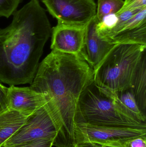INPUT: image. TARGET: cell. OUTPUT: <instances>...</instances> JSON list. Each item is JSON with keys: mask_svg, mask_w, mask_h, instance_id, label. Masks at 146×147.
Returning a JSON list of instances; mask_svg holds the SVG:
<instances>
[{"mask_svg": "<svg viewBox=\"0 0 146 147\" xmlns=\"http://www.w3.org/2000/svg\"><path fill=\"white\" fill-rule=\"evenodd\" d=\"M93 82V71L85 60L52 51L39 64L30 87L44 95L60 121L56 147H75L76 120L81 96Z\"/></svg>", "mask_w": 146, "mask_h": 147, "instance_id": "obj_1", "label": "cell"}, {"mask_svg": "<svg viewBox=\"0 0 146 147\" xmlns=\"http://www.w3.org/2000/svg\"><path fill=\"white\" fill-rule=\"evenodd\" d=\"M51 25L39 0H30L0 28V81L10 86L30 84L39 66Z\"/></svg>", "mask_w": 146, "mask_h": 147, "instance_id": "obj_2", "label": "cell"}, {"mask_svg": "<svg viewBox=\"0 0 146 147\" xmlns=\"http://www.w3.org/2000/svg\"><path fill=\"white\" fill-rule=\"evenodd\" d=\"M146 49L145 45H115L93 70V82L99 90L112 97L131 89Z\"/></svg>", "mask_w": 146, "mask_h": 147, "instance_id": "obj_3", "label": "cell"}, {"mask_svg": "<svg viewBox=\"0 0 146 147\" xmlns=\"http://www.w3.org/2000/svg\"><path fill=\"white\" fill-rule=\"evenodd\" d=\"M97 126L146 127L126 112L114 98L101 92L94 82L85 90L79 101L76 124Z\"/></svg>", "mask_w": 146, "mask_h": 147, "instance_id": "obj_4", "label": "cell"}, {"mask_svg": "<svg viewBox=\"0 0 146 147\" xmlns=\"http://www.w3.org/2000/svg\"><path fill=\"white\" fill-rule=\"evenodd\" d=\"M60 129L57 113L50 103H46L29 116L19 131L1 147H9L39 139L53 140Z\"/></svg>", "mask_w": 146, "mask_h": 147, "instance_id": "obj_5", "label": "cell"}, {"mask_svg": "<svg viewBox=\"0 0 146 147\" xmlns=\"http://www.w3.org/2000/svg\"><path fill=\"white\" fill-rule=\"evenodd\" d=\"M77 145L84 143L121 145L132 138L146 136V127L97 126L76 124Z\"/></svg>", "mask_w": 146, "mask_h": 147, "instance_id": "obj_6", "label": "cell"}, {"mask_svg": "<svg viewBox=\"0 0 146 147\" xmlns=\"http://www.w3.org/2000/svg\"><path fill=\"white\" fill-rule=\"evenodd\" d=\"M48 12L57 23L86 26L96 16L94 0H42Z\"/></svg>", "mask_w": 146, "mask_h": 147, "instance_id": "obj_7", "label": "cell"}, {"mask_svg": "<svg viewBox=\"0 0 146 147\" xmlns=\"http://www.w3.org/2000/svg\"><path fill=\"white\" fill-rule=\"evenodd\" d=\"M86 26H74L57 23L52 28V51L75 56L84 60Z\"/></svg>", "mask_w": 146, "mask_h": 147, "instance_id": "obj_8", "label": "cell"}, {"mask_svg": "<svg viewBox=\"0 0 146 147\" xmlns=\"http://www.w3.org/2000/svg\"><path fill=\"white\" fill-rule=\"evenodd\" d=\"M8 108L27 116L44 105L47 100L43 94L29 87L10 86L8 90Z\"/></svg>", "mask_w": 146, "mask_h": 147, "instance_id": "obj_9", "label": "cell"}, {"mask_svg": "<svg viewBox=\"0 0 146 147\" xmlns=\"http://www.w3.org/2000/svg\"><path fill=\"white\" fill-rule=\"evenodd\" d=\"M97 23L95 16L86 26L83 51L84 60L93 70L98 66L115 45L103 40L99 37L96 30Z\"/></svg>", "mask_w": 146, "mask_h": 147, "instance_id": "obj_10", "label": "cell"}, {"mask_svg": "<svg viewBox=\"0 0 146 147\" xmlns=\"http://www.w3.org/2000/svg\"><path fill=\"white\" fill-rule=\"evenodd\" d=\"M29 116L9 108L0 112V147L19 131Z\"/></svg>", "mask_w": 146, "mask_h": 147, "instance_id": "obj_11", "label": "cell"}, {"mask_svg": "<svg viewBox=\"0 0 146 147\" xmlns=\"http://www.w3.org/2000/svg\"><path fill=\"white\" fill-rule=\"evenodd\" d=\"M136 102L142 113L146 115V55H144L135 73L131 88Z\"/></svg>", "mask_w": 146, "mask_h": 147, "instance_id": "obj_12", "label": "cell"}, {"mask_svg": "<svg viewBox=\"0 0 146 147\" xmlns=\"http://www.w3.org/2000/svg\"><path fill=\"white\" fill-rule=\"evenodd\" d=\"M114 98L129 115L141 122L146 123V116L141 111L131 89L119 92Z\"/></svg>", "mask_w": 146, "mask_h": 147, "instance_id": "obj_13", "label": "cell"}, {"mask_svg": "<svg viewBox=\"0 0 146 147\" xmlns=\"http://www.w3.org/2000/svg\"><path fill=\"white\" fill-rule=\"evenodd\" d=\"M124 3L123 0H98L96 15L98 22L106 16L117 13L122 8Z\"/></svg>", "mask_w": 146, "mask_h": 147, "instance_id": "obj_14", "label": "cell"}, {"mask_svg": "<svg viewBox=\"0 0 146 147\" xmlns=\"http://www.w3.org/2000/svg\"><path fill=\"white\" fill-rule=\"evenodd\" d=\"M22 0H0V17L8 18L16 11Z\"/></svg>", "mask_w": 146, "mask_h": 147, "instance_id": "obj_15", "label": "cell"}, {"mask_svg": "<svg viewBox=\"0 0 146 147\" xmlns=\"http://www.w3.org/2000/svg\"><path fill=\"white\" fill-rule=\"evenodd\" d=\"M54 140L44 139L26 142L9 147H52Z\"/></svg>", "mask_w": 146, "mask_h": 147, "instance_id": "obj_16", "label": "cell"}, {"mask_svg": "<svg viewBox=\"0 0 146 147\" xmlns=\"http://www.w3.org/2000/svg\"><path fill=\"white\" fill-rule=\"evenodd\" d=\"M146 7V0H125L124 5L120 11L133 10Z\"/></svg>", "mask_w": 146, "mask_h": 147, "instance_id": "obj_17", "label": "cell"}, {"mask_svg": "<svg viewBox=\"0 0 146 147\" xmlns=\"http://www.w3.org/2000/svg\"><path fill=\"white\" fill-rule=\"evenodd\" d=\"M121 146L123 147H146V136L132 138L123 143Z\"/></svg>", "mask_w": 146, "mask_h": 147, "instance_id": "obj_18", "label": "cell"}, {"mask_svg": "<svg viewBox=\"0 0 146 147\" xmlns=\"http://www.w3.org/2000/svg\"><path fill=\"white\" fill-rule=\"evenodd\" d=\"M8 87L0 83V112L8 109Z\"/></svg>", "mask_w": 146, "mask_h": 147, "instance_id": "obj_19", "label": "cell"}, {"mask_svg": "<svg viewBox=\"0 0 146 147\" xmlns=\"http://www.w3.org/2000/svg\"><path fill=\"white\" fill-rule=\"evenodd\" d=\"M90 143H84L79 144L76 146V147H88Z\"/></svg>", "mask_w": 146, "mask_h": 147, "instance_id": "obj_20", "label": "cell"}, {"mask_svg": "<svg viewBox=\"0 0 146 147\" xmlns=\"http://www.w3.org/2000/svg\"><path fill=\"white\" fill-rule=\"evenodd\" d=\"M102 147H123L121 146H117V145H103Z\"/></svg>", "mask_w": 146, "mask_h": 147, "instance_id": "obj_21", "label": "cell"}, {"mask_svg": "<svg viewBox=\"0 0 146 147\" xmlns=\"http://www.w3.org/2000/svg\"><path fill=\"white\" fill-rule=\"evenodd\" d=\"M88 147H102V146L101 145L95 144V143H90V145Z\"/></svg>", "mask_w": 146, "mask_h": 147, "instance_id": "obj_22", "label": "cell"}]
</instances>
